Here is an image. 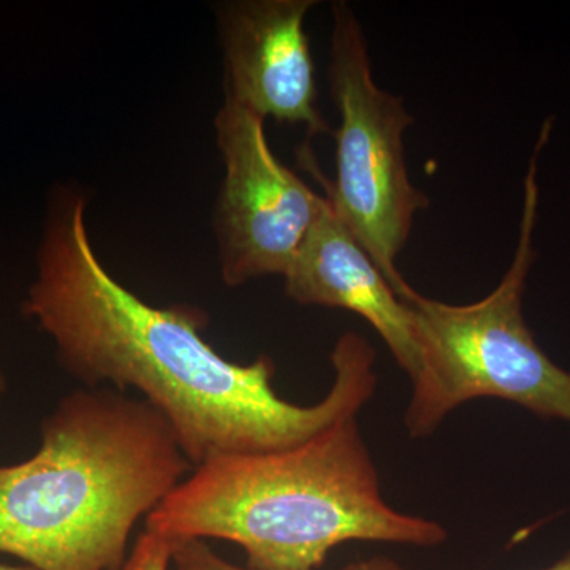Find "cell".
I'll list each match as a JSON object with an SVG mask.
<instances>
[{
    "label": "cell",
    "instance_id": "cell-5",
    "mask_svg": "<svg viewBox=\"0 0 570 570\" xmlns=\"http://www.w3.org/2000/svg\"><path fill=\"white\" fill-rule=\"evenodd\" d=\"M330 94L340 112L336 179L322 174L313 151L303 146L299 164L321 183L341 220L381 269L395 294L411 287L396 261L411 235L415 214L430 206L426 194L412 184L404 159L403 135L414 118L403 99L379 88L362 24L347 2L332 7Z\"/></svg>",
    "mask_w": 570,
    "mask_h": 570
},
{
    "label": "cell",
    "instance_id": "cell-8",
    "mask_svg": "<svg viewBox=\"0 0 570 570\" xmlns=\"http://www.w3.org/2000/svg\"><path fill=\"white\" fill-rule=\"evenodd\" d=\"M284 279L285 294L299 305L341 307L365 318L397 365L409 377L417 376L420 352L411 309L347 230L328 195Z\"/></svg>",
    "mask_w": 570,
    "mask_h": 570
},
{
    "label": "cell",
    "instance_id": "cell-6",
    "mask_svg": "<svg viewBox=\"0 0 570 570\" xmlns=\"http://www.w3.org/2000/svg\"><path fill=\"white\" fill-rule=\"evenodd\" d=\"M216 140L225 175L214 232L228 287L287 273L324 206L318 195L273 154L265 119L224 97Z\"/></svg>",
    "mask_w": 570,
    "mask_h": 570
},
{
    "label": "cell",
    "instance_id": "cell-2",
    "mask_svg": "<svg viewBox=\"0 0 570 570\" xmlns=\"http://www.w3.org/2000/svg\"><path fill=\"white\" fill-rule=\"evenodd\" d=\"M190 469L142 397L77 390L41 423L36 455L0 466V551L39 570H121L135 524Z\"/></svg>",
    "mask_w": 570,
    "mask_h": 570
},
{
    "label": "cell",
    "instance_id": "cell-4",
    "mask_svg": "<svg viewBox=\"0 0 570 570\" xmlns=\"http://www.w3.org/2000/svg\"><path fill=\"white\" fill-rule=\"evenodd\" d=\"M547 119L524 176L523 213L512 264L498 287L471 305H449L417 291L403 296L420 352L404 422L411 438L430 436L453 409L498 397L546 419L570 423V373L539 346L523 316L527 281L535 262L538 165L550 140Z\"/></svg>",
    "mask_w": 570,
    "mask_h": 570
},
{
    "label": "cell",
    "instance_id": "cell-10",
    "mask_svg": "<svg viewBox=\"0 0 570 570\" xmlns=\"http://www.w3.org/2000/svg\"><path fill=\"white\" fill-rule=\"evenodd\" d=\"M170 540L145 530L135 542L132 551L121 570H168L171 562Z\"/></svg>",
    "mask_w": 570,
    "mask_h": 570
},
{
    "label": "cell",
    "instance_id": "cell-7",
    "mask_svg": "<svg viewBox=\"0 0 570 570\" xmlns=\"http://www.w3.org/2000/svg\"><path fill=\"white\" fill-rule=\"evenodd\" d=\"M314 0H232L217 7L224 97L277 122L333 134L318 110L316 67L305 29Z\"/></svg>",
    "mask_w": 570,
    "mask_h": 570
},
{
    "label": "cell",
    "instance_id": "cell-13",
    "mask_svg": "<svg viewBox=\"0 0 570 570\" xmlns=\"http://www.w3.org/2000/svg\"><path fill=\"white\" fill-rule=\"evenodd\" d=\"M3 390H6V377H3L2 367H0V395H2Z\"/></svg>",
    "mask_w": 570,
    "mask_h": 570
},
{
    "label": "cell",
    "instance_id": "cell-1",
    "mask_svg": "<svg viewBox=\"0 0 570 570\" xmlns=\"http://www.w3.org/2000/svg\"><path fill=\"white\" fill-rule=\"evenodd\" d=\"M88 198L62 187L52 197L22 313L51 337L59 363L88 387L134 389L170 423L194 468L223 455L276 452L356 415L376 392V352L344 333L333 348L335 382L311 406L273 387L268 355L230 362L206 343L200 307H156L107 272L86 227Z\"/></svg>",
    "mask_w": 570,
    "mask_h": 570
},
{
    "label": "cell",
    "instance_id": "cell-12",
    "mask_svg": "<svg viewBox=\"0 0 570 570\" xmlns=\"http://www.w3.org/2000/svg\"><path fill=\"white\" fill-rule=\"evenodd\" d=\"M0 570H39L36 568H32V566H9V564H0Z\"/></svg>",
    "mask_w": 570,
    "mask_h": 570
},
{
    "label": "cell",
    "instance_id": "cell-3",
    "mask_svg": "<svg viewBox=\"0 0 570 570\" xmlns=\"http://www.w3.org/2000/svg\"><path fill=\"white\" fill-rule=\"evenodd\" d=\"M146 530L170 542L227 540L253 570H318L346 542L448 540L442 524L382 497L356 415L294 448L205 461L146 517Z\"/></svg>",
    "mask_w": 570,
    "mask_h": 570
},
{
    "label": "cell",
    "instance_id": "cell-9",
    "mask_svg": "<svg viewBox=\"0 0 570 570\" xmlns=\"http://www.w3.org/2000/svg\"><path fill=\"white\" fill-rule=\"evenodd\" d=\"M171 561L178 570H253L224 560L206 543V540L186 539L171 542ZM341 570H370L367 561L352 562Z\"/></svg>",
    "mask_w": 570,
    "mask_h": 570
},
{
    "label": "cell",
    "instance_id": "cell-11",
    "mask_svg": "<svg viewBox=\"0 0 570 570\" xmlns=\"http://www.w3.org/2000/svg\"><path fill=\"white\" fill-rule=\"evenodd\" d=\"M367 566H370V570H404L397 562L384 557L371 558V560H367ZM542 570H570V553L566 554L562 560L554 562L550 568Z\"/></svg>",
    "mask_w": 570,
    "mask_h": 570
}]
</instances>
